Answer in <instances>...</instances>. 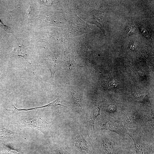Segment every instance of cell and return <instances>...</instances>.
Listing matches in <instances>:
<instances>
[{"mask_svg":"<svg viewBox=\"0 0 154 154\" xmlns=\"http://www.w3.org/2000/svg\"><path fill=\"white\" fill-rule=\"evenodd\" d=\"M25 116L18 115L15 123L21 127H31L36 129L46 135L52 128V124L48 119L42 116H34L28 112Z\"/></svg>","mask_w":154,"mask_h":154,"instance_id":"obj_1","label":"cell"},{"mask_svg":"<svg viewBox=\"0 0 154 154\" xmlns=\"http://www.w3.org/2000/svg\"><path fill=\"white\" fill-rule=\"evenodd\" d=\"M116 107L115 105L114 104H111L109 105L107 109L108 111L111 113L114 112L116 111Z\"/></svg>","mask_w":154,"mask_h":154,"instance_id":"obj_13","label":"cell"},{"mask_svg":"<svg viewBox=\"0 0 154 154\" xmlns=\"http://www.w3.org/2000/svg\"><path fill=\"white\" fill-rule=\"evenodd\" d=\"M66 54V58H67V62L68 65L69 69L70 71H71L73 67L78 66L80 67H82L77 64L75 61L74 58L73 54L72 53H67Z\"/></svg>","mask_w":154,"mask_h":154,"instance_id":"obj_11","label":"cell"},{"mask_svg":"<svg viewBox=\"0 0 154 154\" xmlns=\"http://www.w3.org/2000/svg\"><path fill=\"white\" fill-rule=\"evenodd\" d=\"M0 150L3 154H24L20 149L14 148L1 141H0Z\"/></svg>","mask_w":154,"mask_h":154,"instance_id":"obj_7","label":"cell"},{"mask_svg":"<svg viewBox=\"0 0 154 154\" xmlns=\"http://www.w3.org/2000/svg\"><path fill=\"white\" fill-rule=\"evenodd\" d=\"M12 55L15 56H20L24 58L31 65L28 56L27 52L22 48H19L12 52Z\"/></svg>","mask_w":154,"mask_h":154,"instance_id":"obj_10","label":"cell"},{"mask_svg":"<svg viewBox=\"0 0 154 154\" xmlns=\"http://www.w3.org/2000/svg\"><path fill=\"white\" fill-rule=\"evenodd\" d=\"M102 105L100 102L96 103L93 106L91 109L90 119L91 123L94 127L96 118L99 115H100V112Z\"/></svg>","mask_w":154,"mask_h":154,"instance_id":"obj_8","label":"cell"},{"mask_svg":"<svg viewBox=\"0 0 154 154\" xmlns=\"http://www.w3.org/2000/svg\"><path fill=\"white\" fill-rule=\"evenodd\" d=\"M118 82L117 80H113L108 83V88H111L116 87L118 85Z\"/></svg>","mask_w":154,"mask_h":154,"instance_id":"obj_12","label":"cell"},{"mask_svg":"<svg viewBox=\"0 0 154 154\" xmlns=\"http://www.w3.org/2000/svg\"><path fill=\"white\" fill-rule=\"evenodd\" d=\"M127 134L133 141L136 154H154L153 149L145 144L138 137L129 132Z\"/></svg>","mask_w":154,"mask_h":154,"instance_id":"obj_3","label":"cell"},{"mask_svg":"<svg viewBox=\"0 0 154 154\" xmlns=\"http://www.w3.org/2000/svg\"><path fill=\"white\" fill-rule=\"evenodd\" d=\"M0 26L2 28H3L4 30L7 31L8 30V27L7 26L3 24V23L0 21Z\"/></svg>","mask_w":154,"mask_h":154,"instance_id":"obj_15","label":"cell"},{"mask_svg":"<svg viewBox=\"0 0 154 154\" xmlns=\"http://www.w3.org/2000/svg\"><path fill=\"white\" fill-rule=\"evenodd\" d=\"M17 134V133L7 129L3 125L0 124V139L15 137Z\"/></svg>","mask_w":154,"mask_h":154,"instance_id":"obj_9","label":"cell"},{"mask_svg":"<svg viewBox=\"0 0 154 154\" xmlns=\"http://www.w3.org/2000/svg\"><path fill=\"white\" fill-rule=\"evenodd\" d=\"M75 147L79 150H84L89 153L91 150V147L88 140L82 133H80L76 136L74 140Z\"/></svg>","mask_w":154,"mask_h":154,"instance_id":"obj_4","label":"cell"},{"mask_svg":"<svg viewBox=\"0 0 154 154\" xmlns=\"http://www.w3.org/2000/svg\"><path fill=\"white\" fill-rule=\"evenodd\" d=\"M60 98L58 97L54 101L45 105L29 108L19 109L16 108L13 105L12 106L14 107V109L13 110H11V111L12 112V113H13L18 111H25L28 112V111L30 110H35L39 109L45 108L54 107L58 106H61L63 107H65V106L60 104Z\"/></svg>","mask_w":154,"mask_h":154,"instance_id":"obj_5","label":"cell"},{"mask_svg":"<svg viewBox=\"0 0 154 154\" xmlns=\"http://www.w3.org/2000/svg\"><path fill=\"white\" fill-rule=\"evenodd\" d=\"M54 148V154H65V153L61 149L56 146Z\"/></svg>","mask_w":154,"mask_h":154,"instance_id":"obj_14","label":"cell"},{"mask_svg":"<svg viewBox=\"0 0 154 154\" xmlns=\"http://www.w3.org/2000/svg\"><path fill=\"white\" fill-rule=\"evenodd\" d=\"M71 103L79 110H82L83 103L80 96L73 89L71 90V95L70 98Z\"/></svg>","mask_w":154,"mask_h":154,"instance_id":"obj_6","label":"cell"},{"mask_svg":"<svg viewBox=\"0 0 154 154\" xmlns=\"http://www.w3.org/2000/svg\"><path fill=\"white\" fill-rule=\"evenodd\" d=\"M100 129L109 130L122 135L121 126L116 121L108 118H101L98 122Z\"/></svg>","mask_w":154,"mask_h":154,"instance_id":"obj_2","label":"cell"}]
</instances>
